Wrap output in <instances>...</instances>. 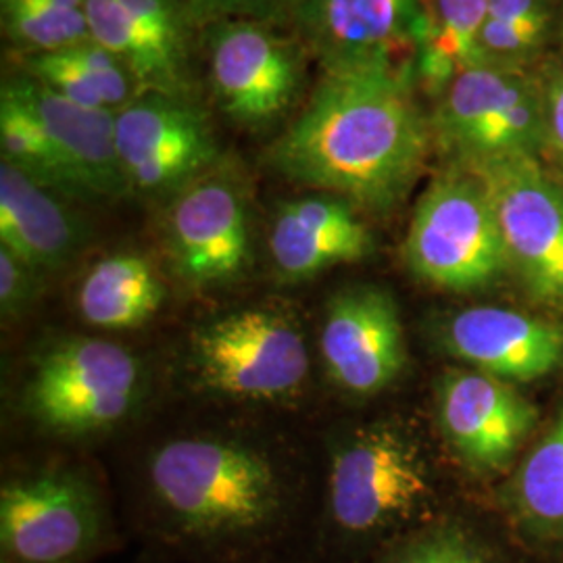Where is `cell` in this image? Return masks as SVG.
Listing matches in <instances>:
<instances>
[{
	"instance_id": "cell-1",
	"label": "cell",
	"mask_w": 563,
	"mask_h": 563,
	"mask_svg": "<svg viewBox=\"0 0 563 563\" xmlns=\"http://www.w3.org/2000/svg\"><path fill=\"white\" fill-rule=\"evenodd\" d=\"M411 63L376 60L323 71L267 165L286 180L386 211L402 201L428 155Z\"/></svg>"
},
{
	"instance_id": "cell-2",
	"label": "cell",
	"mask_w": 563,
	"mask_h": 563,
	"mask_svg": "<svg viewBox=\"0 0 563 563\" xmlns=\"http://www.w3.org/2000/svg\"><path fill=\"white\" fill-rule=\"evenodd\" d=\"M148 528L190 562L267 553L290 522L274 465L260 451L220 439H178L148 463Z\"/></svg>"
},
{
	"instance_id": "cell-3",
	"label": "cell",
	"mask_w": 563,
	"mask_h": 563,
	"mask_svg": "<svg viewBox=\"0 0 563 563\" xmlns=\"http://www.w3.org/2000/svg\"><path fill=\"white\" fill-rule=\"evenodd\" d=\"M434 484L420 446L390 423L353 432L334 451L318 549L323 560L360 562L432 520Z\"/></svg>"
},
{
	"instance_id": "cell-4",
	"label": "cell",
	"mask_w": 563,
	"mask_h": 563,
	"mask_svg": "<svg viewBox=\"0 0 563 563\" xmlns=\"http://www.w3.org/2000/svg\"><path fill=\"white\" fill-rule=\"evenodd\" d=\"M144 365L123 344L63 339L34 357L21 407L59 434H90L123 422L141 402Z\"/></svg>"
},
{
	"instance_id": "cell-5",
	"label": "cell",
	"mask_w": 563,
	"mask_h": 563,
	"mask_svg": "<svg viewBox=\"0 0 563 563\" xmlns=\"http://www.w3.org/2000/svg\"><path fill=\"white\" fill-rule=\"evenodd\" d=\"M111 543L109 507L80 472H32L2 484L0 563H92Z\"/></svg>"
},
{
	"instance_id": "cell-6",
	"label": "cell",
	"mask_w": 563,
	"mask_h": 563,
	"mask_svg": "<svg viewBox=\"0 0 563 563\" xmlns=\"http://www.w3.org/2000/svg\"><path fill=\"white\" fill-rule=\"evenodd\" d=\"M190 365L205 390L246 401L292 397L309 374L301 328L276 309H241L202 323Z\"/></svg>"
},
{
	"instance_id": "cell-7",
	"label": "cell",
	"mask_w": 563,
	"mask_h": 563,
	"mask_svg": "<svg viewBox=\"0 0 563 563\" xmlns=\"http://www.w3.org/2000/svg\"><path fill=\"white\" fill-rule=\"evenodd\" d=\"M402 251L418 278L453 292L478 290L509 265L483 181L457 174L423 192Z\"/></svg>"
},
{
	"instance_id": "cell-8",
	"label": "cell",
	"mask_w": 563,
	"mask_h": 563,
	"mask_svg": "<svg viewBox=\"0 0 563 563\" xmlns=\"http://www.w3.org/2000/svg\"><path fill=\"white\" fill-rule=\"evenodd\" d=\"M207 53L216 102L239 128L274 125L301 95L307 51L297 38L276 34L265 21H213Z\"/></svg>"
},
{
	"instance_id": "cell-9",
	"label": "cell",
	"mask_w": 563,
	"mask_h": 563,
	"mask_svg": "<svg viewBox=\"0 0 563 563\" xmlns=\"http://www.w3.org/2000/svg\"><path fill=\"white\" fill-rule=\"evenodd\" d=\"M507 263L541 301L563 305V192L532 155L478 163Z\"/></svg>"
},
{
	"instance_id": "cell-10",
	"label": "cell",
	"mask_w": 563,
	"mask_h": 563,
	"mask_svg": "<svg viewBox=\"0 0 563 563\" xmlns=\"http://www.w3.org/2000/svg\"><path fill=\"white\" fill-rule=\"evenodd\" d=\"M115 141L130 192L176 195L218 162L207 115L188 97L142 92L115 111Z\"/></svg>"
},
{
	"instance_id": "cell-11",
	"label": "cell",
	"mask_w": 563,
	"mask_h": 563,
	"mask_svg": "<svg viewBox=\"0 0 563 563\" xmlns=\"http://www.w3.org/2000/svg\"><path fill=\"white\" fill-rule=\"evenodd\" d=\"M163 236L174 272L190 286L241 278L251 263L249 202L241 180L211 167L178 190L165 209Z\"/></svg>"
},
{
	"instance_id": "cell-12",
	"label": "cell",
	"mask_w": 563,
	"mask_h": 563,
	"mask_svg": "<svg viewBox=\"0 0 563 563\" xmlns=\"http://www.w3.org/2000/svg\"><path fill=\"white\" fill-rule=\"evenodd\" d=\"M423 0H290L284 15L323 71L376 60L411 63Z\"/></svg>"
},
{
	"instance_id": "cell-13",
	"label": "cell",
	"mask_w": 563,
	"mask_h": 563,
	"mask_svg": "<svg viewBox=\"0 0 563 563\" xmlns=\"http://www.w3.org/2000/svg\"><path fill=\"white\" fill-rule=\"evenodd\" d=\"M320 355L330 380L353 395H376L401 376L407 351L399 307L372 284L339 290L325 307Z\"/></svg>"
},
{
	"instance_id": "cell-14",
	"label": "cell",
	"mask_w": 563,
	"mask_h": 563,
	"mask_svg": "<svg viewBox=\"0 0 563 563\" xmlns=\"http://www.w3.org/2000/svg\"><path fill=\"white\" fill-rule=\"evenodd\" d=\"M439 420L463 462L497 470L511 460L537 423L522 395L484 372H451L439 384Z\"/></svg>"
},
{
	"instance_id": "cell-15",
	"label": "cell",
	"mask_w": 563,
	"mask_h": 563,
	"mask_svg": "<svg viewBox=\"0 0 563 563\" xmlns=\"http://www.w3.org/2000/svg\"><path fill=\"white\" fill-rule=\"evenodd\" d=\"M444 344L504 383H532L563 365V328L514 309L472 307L449 318Z\"/></svg>"
},
{
	"instance_id": "cell-16",
	"label": "cell",
	"mask_w": 563,
	"mask_h": 563,
	"mask_svg": "<svg viewBox=\"0 0 563 563\" xmlns=\"http://www.w3.org/2000/svg\"><path fill=\"white\" fill-rule=\"evenodd\" d=\"M357 209L328 192L282 202L267 234L278 276L286 282L311 280L334 265L365 260L374 241Z\"/></svg>"
},
{
	"instance_id": "cell-17",
	"label": "cell",
	"mask_w": 563,
	"mask_h": 563,
	"mask_svg": "<svg viewBox=\"0 0 563 563\" xmlns=\"http://www.w3.org/2000/svg\"><path fill=\"white\" fill-rule=\"evenodd\" d=\"M4 81L41 120L84 199L130 195L115 141V111L76 104L21 71Z\"/></svg>"
},
{
	"instance_id": "cell-18",
	"label": "cell",
	"mask_w": 563,
	"mask_h": 563,
	"mask_svg": "<svg viewBox=\"0 0 563 563\" xmlns=\"http://www.w3.org/2000/svg\"><path fill=\"white\" fill-rule=\"evenodd\" d=\"M88 239V225L65 197L20 167L0 163V246L44 276L65 269Z\"/></svg>"
},
{
	"instance_id": "cell-19",
	"label": "cell",
	"mask_w": 563,
	"mask_h": 563,
	"mask_svg": "<svg viewBox=\"0 0 563 563\" xmlns=\"http://www.w3.org/2000/svg\"><path fill=\"white\" fill-rule=\"evenodd\" d=\"M165 301V286L153 263L118 253L95 263L81 278L76 305L81 320L102 330H130L148 322Z\"/></svg>"
},
{
	"instance_id": "cell-20",
	"label": "cell",
	"mask_w": 563,
	"mask_h": 563,
	"mask_svg": "<svg viewBox=\"0 0 563 563\" xmlns=\"http://www.w3.org/2000/svg\"><path fill=\"white\" fill-rule=\"evenodd\" d=\"M488 0H423L416 41V78L444 92L463 69L483 63L481 34Z\"/></svg>"
},
{
	"instance_id": "cell-21",
	"label": "cell",
	"mask_w": 563,
	"mask_h": 563,
	"mask_svg": "<svg viewBox=\"0 0 563 563\" xmlns=\"http://www.w3.org/2000/svg\"><path fill=\"white\" fill-rule=\"evenodd\" d=\"M90 38L130 69L141 92L188 97V63L172 55L120 0H86Z\"/></svg>"
},
{
	"instance_id": "cell-22",
	"label": "cell",
	"mask_w": 563,
	"mask_h": 563,
	"mask_svg": "<svg viewBox=\"0 0 563 563\" xmlns=\"http://www.w3.org/2000/svg\"><path fill=\"white\" fill-rule=\"evenodd\" d=\"M544 134V99L522 74L455 148L474 165L530 155Z\"/></svg>"
},
{
	"instance_id": "cell-23",
	"label": "cell",
	"mask_w": 563,
	"mask_h": 563,
	"mask_svg": "<svg viewBox=\"0 0 563 563\" xmlns=\"http://www.w3.org/2000/svg\"><path fill=\"white\" fill-rule=\"evenodd\" d=\"M514 511L539 539H563V407L514 483Z\"/></svg>"
},
{
	"instance_id": "cell-24",
	"label": "cell",
	"mask_w": 563,
	"mask_h": 563,
	"mask_svg": "<svg viewBox=\"0 0 563 563\" xmlns=\"http://www.w3.org/2000/svg\"><path fill=\"white\" fill-rule=\"evenodd\" d=\"M0 146L2 162L20 167L65 199H84L41 120L7 81L0 88Z\"/></svg>"
},
{
	"instance_id": "cell-25",
	"label": "cell",
	"mask_w": 563,
	"mask_h": 563,
	"mask_svg": "<svg viewBox=\"0 0 563 563\" xmlns=\"http://www.w3.org/2000/svg\"><path fill=\"white\" fill-rule=\"evenodd\" d=\"M367 563H495L483 541L457 520H430L393 543Z\"/></svg>"
},
{
	"instance_id": "cell-26",
	"label": "cell",
	"mask_w": 563,
	"mask_h": 563,
	"mask_svg": "<svg viewBox=\"0 0 563 563\" xmlns=\"http://www.w3.org/2000/svg\"><path fill=\"white\" fill-rule=\"evenodd\" d=\"M547 32V20L495 21L486 20L481 34L484 60L516 59L534 51Z\"/></svg>"
},
{
	"instance_id": "cell-27",
	"label": "cell",
	"mask_w": 563,
	"mask_h": 563,
	"mask_svg": "<svg viewBox=\"0 0 563 563\" xmlns=\"http://www.w3.org/2000/svg\"><path fill=\"white\" fill-rule=\"evenodd\" d=\"M163 46L186 60V11L180 0H120Z\"/></svg>"
},
{
	"instance_id": "cell-28",
	"label": "cell",
	"mask_w": 563,
	"mask_h": 563,
	"mask_svg": "<svg viewBox=\"0 0 563 563\" xmlns=\"http://www.w3.org/2000/svg\"><path fill=\"white\" fill-rule=\"evenodd\" d=\"M42 274L0 246V313L4 320L23 316L41 295Z\"/></svg>"
},
{
	"instance_id": "cell-29",
	"label": "cell",
	"mask_w": 563,
	"mask_h": 563,
	"mask_svg": "<svg viewBox=\"0 0 563 563\" xmlns=\"http://www.w3.org/2000/svg\"><path fill=\"white\" fill-rule=\"evenodd\" d=\"M290 0H186L188 13L197 20H246L267 21L282 18Z\"/></svg>"
},
{
	"instance_id": "cell-30",
	"label": "cell",
	"mask_w": 563,
	"mask_h": 563,
	"mask_svg": "<svg viewBox=\"0 0 563 563\" xmlns=\"http://www.w3.org/2000/svg\"><path fill=\"white\" fill-rule=\"evenodd\" d=\"M544 134L563 162V71L551 80L544 95Z\"/></svg>"
},
{
	"instance_id": "cell-31",
	"label": "cell",
	"mask_w": 563,
	"mask_h": 563,
	"mask_svg": "<svg viewBox=\"0 0 563 563\" xmlns=\"http://www.w3.org/2000/svg\"><path fill=\"white\" fill-rule=\"evenodd\" d=\"M486 20L537 21L549 20L543 0H488Z\"/></svg>"
},
{
	"instance_id": "cell-32",
	"label": "cell",
	"mask_w": 563,
	"mask_h": 563,
	"mask_svg": "<svg viewBox=\"0 0 563 563\" xmlns=\"http://www.w3.org/2000/svg\"><path fill=\"white\" fill-rule=\"evenodd\" d=\"M186 563H290L282 562L278 558H272L269 553H262V555H253V558H242V560H230V562H186ZM297 563V562H292Z\"/></svg>"
}]
</instances>
